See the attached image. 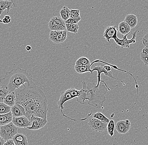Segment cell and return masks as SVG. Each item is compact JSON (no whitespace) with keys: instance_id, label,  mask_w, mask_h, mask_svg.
Listing matches in <instances>:
<instances>
[{"instance_id":"6da1fadb","label":"cell","mask_w":148,"mask_h":145,"mask_svg":"<svg viewBox=\"0 0 148 145\" xmlns=\"http://www.w3.org/2000/svg\"><path fill=\"white\" fill-rule=\"evenodd\" d=\"M14 92L16 103L24 108L25 116L29 120L33 116L47 119L48 100L41 86L36 84L23 86Z\"/></svg>"},{"instance_id":"7a4b0ae2","label":"cell","mask_w":148,"mask_h":145,"mask_svg":"<svg viewBox=\"0 0 148 145\" xmlns=\"http://www.w3.org/2000/svg\"><path fill=\"white\" fill-rule=\"evenodd\" d=\"M83 87L80 95L77 97V101L81 105L85 104V101L88 100V104L96 108H103V103L106 101L105 95L108 89L105 85L100 84L98 86L95 83L87 84L82 82Z\"/></svg>"},{"instance_id":"3957f363","label":"cell","mask_w":148,"mask_h":145,"mask_svg":"<svg viewBox=\"0 0 148 145\" xmlns=\"http://www.w3.org/2000/svg\"><path fill=\"white\" fill-rule=\"evenodd\" d=\"M0 84L2 86L8 88L9 92H14L22 86L35 84L32 75L27 72L25 69L19 67L12 69L5 73L3 78L0 79Z\"/></svg>"},{"instance_id":"277c9868","label":"cell","mask_w":148,"mask_h":145,"mask_svg":"<svg viewBox=\"0 0 148 145\" xmlns=\"http://www.w3.org/2000/svg\"><path fill=\"white\" fill-rule=\"evenodd\" d=\"M80 93H81V90H77L73 87L70 88L65 90V91H62L60 100L57 102L58 107H59V108L61 110V112H62L63 116L65 117V118H68L69 120H72L74 121L85 120L88 119L89 117H90L92 114V113H90L89 114H88L86 118L80 119V120H77V119H74L73 118H69L63 113V110L64 109V104L68 101L70 100L75 98L77 97L80 95Z\"/></svg>"},{"instance_id":"5b68a950","label":"cell","mask_w":148,"mask_h":145,"mask_svg":"<svg viewBox=\"0 0 148 145\" xmlns=\"http://www.w3.org/2000/svg\"><path fill=\"white\" fill-rule=\"evenodd\" d=\"M18 128L12 122L8 124L1 126L0 136L5 141L12 139L16 134H17Z\"/></svg>"},{"instance_id":"8992f818","label":"cell","mask_w":148,"mask_h":145,"mask_svg":"<svg viewBox=\"0 0 148 145\" xmlns=\"http://www.w3.org/2000/svg\"><path fill=\"white\" fill-rule=\"evenodd\" d=\"M65 21L61 16L52 17L48 23L51 31H64L66 30Z\"/></svg>"},{"instance_id":"52a82bcc","label":"cell","mask_w":148,"mask_h":145,"mask_svg":"<svg viewBox=\"0 0 148 145\" xmlns=\"http://www.w3.org/2000/svg\"><path fill=\"white\" fill-rule=\"evenodd\" d=\"M104 65H99V66H94V68L91 69V72H90V74H93V72L94 71H97L98 72V75H97V77L98 78V82H97V86H98L100 84V82H102L103 83H104V85L105 86L107 87L108 88L109 91H110V88L108 87L107 86L106 84L105 83V82L101 80V74L102 73H103L106 76H108V77L110 78H113V79H117V80H119V79H117V78H116L114 77L112 75V71H106V69L103 67ZM121 82H123V81L120 80Z\"/></svg>"},{"instance_id":"ba28073f","label":"cell","mask_w":148,"mask_h":145,"mask_svg":"<svg viewBox=\"0 0 148 145\" xmlns=\"http://www.w3.org/2000/svg\"><path fill=\"white\" fill-rule=\"evenodd\" d=\"M108 123L91 117L89 119L88 125L92 131L96 132H101L106 131Z\"/></svg>"},{"instance_id":"9c48e42d","label":"cell","mask_w":148,"mask_h":145,"mask_svg":"<svg viewBox=\"0 0 148 145\" xmlns=\"http://www.w3.org/2000/svg\"><path fill=\"white\" fill-rule=\"evenodd\" d=\"M67 33L64 31H51L49 35L50 40L56 44L64 42L67 39Z\"/></svg>"},{"instance_id":"30bf717a","label":"cell","mask_w":148,"mask_h":145,"mask_svg":"<svg viewBox=\"0 0 148 145\" xmlns=\"http://www.w3.org/2000/svg\"><path fill=\"white\" fill-rule=\"evenodd\" d=\"M29 120L31 122V126L27 127V128L29 130L34 131L40 130L43 128L48 122L47 119H43L33 116L31 117Z\"/></svg>"},{"instance_id":"8fae6325","label":"cell","mask_w":148,"mask_h":145,"mask_svg":"<svg viewBox=\"0 0 148 145\" xmlns=\"http://www.w3.org/2000/svg\"><path fill=\"white\" fill-rule=\"evenodd\" d=\"M138 30L135 31L133 34V36L132 38L130 39H127V36L128 35H123L122 39H120L117 38V39L115 41L116 43L121 47V48L123 49L124 48H129L130 45L131 44H134L136 42V33Z\"/></svg>"},{"instance_id":"7c38bea8","label":"cell","mask_w":148,"mask_h":145,"mask_svg":"<svg viewBox=\"0 0 148 145\" xmlns=\"http://www.w3.org/2000/svg\"><path fill=\"white\" fill-rule=\"evenodd\" d=\"M117 30L116 26H110L106 27L104 29L103 37L106 39V41L110 42V40L111 39H113L114 41L116 40L117 37Z\"/></svg>"},{"instance_id":"4fadbf2b","label":"cell","mask_w":148,"mask_h":145,"mask_svg":"<svg viewBox=\"0 0 148 145\" xmlns=\"http://www.w3.org/2000/svg\"><path fill=\"white\" fill-rule=\"evenodd\" d=\"M12 122L17 127L27 128L31 126L30 120L25 116L13 117Z\"/></svg>"},{"instance_id":"5bb4252c","label":"cell","mask_w":148,"mask_h":145,"mask_svg":"<svg viewBox=\"0 0 148 145\" xmlns=\"http://www.w3.org/2000/svg\"><path fill=\"white\" fill-rule=\"evenodd\" d=\"M115 127L119 133L125 134L130 130L131 123L128 120H120L116 123Z\"/></svg>"},{"instance_id":"9a60e30c","label":"cell","mask_w":148,"mask_h":145,"mask_svg":"<svg viewBox=\"0 0 148 145\" xmlns=\"http://www.w3.org/2000/svg\"><path fill=\"white\" fill-rule=\"evenodd\" d=\"M16 7V5L14 1L0 0V23H2L1 16L5 10H7V14H9L11 9Z\"/></svg>"},{"instance_id":"2e32d148","label":"cell","mask_w":148,"mask_h":145,"mask_svg":"<svg viewBox=\"0 0 148 145\" xmlns=\"http://www.w3.org/2000/svg\"><path fill=\"white\" fill-rule=\"evenodd\" d=\"M11 112L13 117H19L25 115V109L22 105L16 103L12 107H11Z\"/></svg>"},{"instance_id":"e0dca14e","label":"cell","mask_w":148,"mask_h":145,"mask_svg":"<svg viewBox=\"0 0 148 145\" xmlns=\"http://www.w3.org/2000/svg\"><path fill=\"white\" fill-rule=\"evenodd\" d=\"M99 62V60L97 59L88 65H80V66L75 65V71H76L77 73L79 74H83L87 72H90L91 71L90 67L92 66V65H93L94 63Z\"/></svg>"},{"instance_id":"ac0fdd59","label":"cell","mask_w":148,"mask_h":145,"mask_svg":"<svg viewBox=\"0 0 148 145\" xmlns=\"http://www.w3.org/2000/svg\"><path fill=\"white\" fill-rule=\"evenodd\" d=\"M12 140L16 145H28L27 137L23 134H16Z\"/></svg>"},{"instance_id":"d6986e66","label":"cell","mask_w":148,"mask_h":145,"mask_svg":"<svg viewBox=\"0 0 148 145\" xmlns=\"http://www.w3.org/2000/svg\"><path fill=\"white\" fill-rule=\"evenodd\" d=\"M125 21L130 26L131 29L136 27L138 22V19L136 16L133 14H130L126 16Z\"/></svg>"},{"instance_id":"ffe728a7","label":"cell","mask_w":148,"mask_h":145,"mask_svg":"<svg viewBox=\"0 0 148 145\" xmlns=\"http://www.w3.org/2000/svg\"><path fill=\"white\" fill-rule=\"evenodd\" d=\"M13 116L11 112L8 113L0 114V126H3L12 122Z\"/></svg>"},{"instance_id":"44dd1931","label":"cell","mask_w":148,"mask_h":145,"mask_svg":"<svg viewBox=\"0 0 148 145\" xmlns=\"http://www.w3.org/2000/svg\"><path fill=\"white\" fill-rule=\"evenodd\" d=\"M131 29V27L125 21L121 22L118 26V31L123 35H129Z\"/></svg>"},{"instance_id":"7402d4cb","label":"cell","mask_w":148,"mask_h":145,"mask_svg":"<svg viewBox=\"0 0 148 145\" xmlns=\"http://www.w3.org/2000/svg\"><path fill=\"white\" fill-rule=\"evenodd\" d=\"M16 97L14 92H9L5 98L3 103L12 107L16 103Z\"/></svg>"},{"instance_id":"603a6c76","label":"cell","mask_w":148,"mask_h":145,"mask_svg":"<svg viewBox=\"0 0 148 145\" xmlns=\"http://www.w3.org/2000/svg\"><path fill=\"white\" fill-rule=\"evenodd\" d=\"M70 9L66 6H64L60 12L61 17L65 21H66L70 18Z\"/></svg>"},{"instance_id":"cb8c5ba5","label":"cell","mask_w":148,"mask_h":145,"mask_svg":"<svg viewBox=\"0 0 148 145\" xmlns=\"http://www.w3.org/2000/svg\"><path fill=\"white\" fill-rule=\"evenodd\" d=\"M140 59L145 65L148 66V46L144 47L141 51Z\"/></svg>"},{"instance_id":"d4e9b609","label":"cell","mask_w":148,"mask_h":145,"mask_svg":"<svg viewBox=\"0 0 148 145\" xmlns=\"http://www.w3.org/2000/svg\"><path fill=\"white\" fill-rule=\"evenodd\" d=\"M66 26L67 32L73 33L74 34H77L78 33L79 26L77 24H66Z\"/></svg>"},{"instance_id":"484cf974","label":"cell","mask_w":148,"mask_h":145,"mask_svg":"<svg viewBox=\"0 0 148 145\" xmlns=\"http://www.w3.org/2000/svg\"><path fill=\"white\" fill-rule=\"evenodd\" d=\"M90 64V61L86 57H81L77 59L76 61L75 65L80 66V65H88Z\"/></svg>"},{"instance_id":"4316f807","label":"cell","mask_w":148,"mask_h":145,"mask_svg":"<svg viewBox=\"0 0 148 145\" xmlns=\"http://www.w3.org/2000/svg\"><path fill=\"white\" fill-rule=\"evenodd\" d=\"M92 117L93 118H97L98 120H100L102 121L103 122L108 123L110 121V120L106 117L104 114L101 112H96L93 114Z\"/></svg>"},{"instance_id":"83f0119b","label":"cell","mask_w":148,"mask_h":145,"mask_svg":"<svg viewBox=\"0 0 148 145\" xmlns=\"http://www.w3.org/2000/svg\"><path fill=\"white\" fill-rule=\"evenodd\" d=\"M114 121L113 120H110V122L108 123L107 126V130L108 131V133L110 136L112 137L114 135Z\"/></svg>"},{"instance_id":"f1b7e54d","label":"cell","mask_w":148,"mask_h":145,"mask_svg":"<svg viewBox=\"0 0 148 145\" xmlns=\"http://www.w3.org/2000/svg\"><path fill=\"white\" fill-rule=\"evenodd\" d=\"M9 93V90L5 87H0V102H3L5 98Z\"/></svg>"},{"instance_id":"f546056e","label":"cell","mask_w":148,"mask_h":145,"mask_svg":"<svg viewBox=\"0 0 148 145\" xmlns=\"http://www.w3.org/2000/svg\"><path fill=\"white\" fill-rule=\"evenodd\" d=\"M11 111V107L3 102H0V114L9 113Z\"/></svg>"},{"instance_id":"4dcf8cb0","label":"cell","mask_w":148,"mask_h":145,"mask_svg":"<svg viewBox=\"0 0 148 145\" xmlns=\"http://www.w3.org/2000/svg\"><path fill=\"white\" fill-rule=\"evenodd\" d=\"M70 18H76L80 16V11L78 9H71Z\"/></svg>"},{"instance_id":"1f68e13d","label":"cell","mask_w":148,"mask_h":145,"mask_svg":"<svg viewBox=\"0 0 148 145\" xmlns=\"http://www.w3.org/2000/svg\"><path fill=\"white\" fill-rule=\"evenodd\" d=\"M81 20V18L80 16L76 18H70L65 21V23L66 24H77Z\"/></svg>"},{"instance_id":"d6a6232c","label":"cell","mask_w":148,"mask_h":145,"mask_svg":"<svg viewBox=\"0 0 148 145\" xmlns=\"http://www.w3.org/2000/svg\"><path fill=\"white\" fill-rule=\"evenodd\" d=\"M2 23H3V24L7 25V24L11 22V21H12V19H11V17L9 16L5 15L3 19H2Z\"/></svg>"},{"instance_id":"836d02e7","label":"cell","mask_w":148,"mask_h":145,"mask_svg":"<svg viewBox=\"0 0 148 145\" xmlns=\"http://www.w3.org/2000/svg\"><path fill=\"white\" fill-rule=\"evenodd\" d=\"M142 41L143 45L145 47L148 46V32L144 35Z\"/></svg>"},{"instance_id":"e575fe53","label":"cell","mask_w":148,"mask_h":145,"mask_svg":"<svg viewBox=\"0 0 148 145\" xmlns=\"http://www.w3.org/2000/svg\"><path fill=\"white\" fill-rule=\"evenodd\" d=\"M3 145H16L12 139L6 141Z\"/></svg>"},{"instance_id":"d590c367","label":"cell","mask_w":148,"mask_h":145,"mask_svg":"<svg viewBox=\"0 0 148 145\" xmlns=\"http://www.w3.org/2000/svg\"><path fill=\"white\" fill-rule=\"evenodd\" d=\"M6 142L5 140H4L0 136V145H3L4 143Z\"/></svg>"},{"instance_id":"8d00e7d4","label":"cell","mask_w":148,"mask_h":145,"mask_svg":"<svg viewBox=\"0 0 148 145\" xmlns=\"http://www.w3.org/2000/svg\"><path fill=\"white\" fill-rule=\"evenodd\" d=\"M32 47L30 46H27L26 47V50L27 51H30L32 50Z\"/></svg>"},{"instance_id":"74e56055","label":"cell","mask_w":148,"mask_h":145,"mask_svg":"<svg viewBox=\"0 0 148 145\" xmlns=\"http://www.w3.org/2000/svg\"><path fill=\"white\" fill-rule=\"evenodd\" d=\"M3 1H14L15 0H3Z\"/></svg>"},{"instance_id":"f35d334b","label":"cell","mask_w":148,"mask_h":145,"mask_svg":"<svg viewBox=\"0 0 148 145\" xmlns=\"http://www.w3.org/2000/svg\"><path fill=\"white\" fill-rule=\"evenodd\" d=\"M0 128H1V126H0Z\"/></svg>"}]
</instances>
